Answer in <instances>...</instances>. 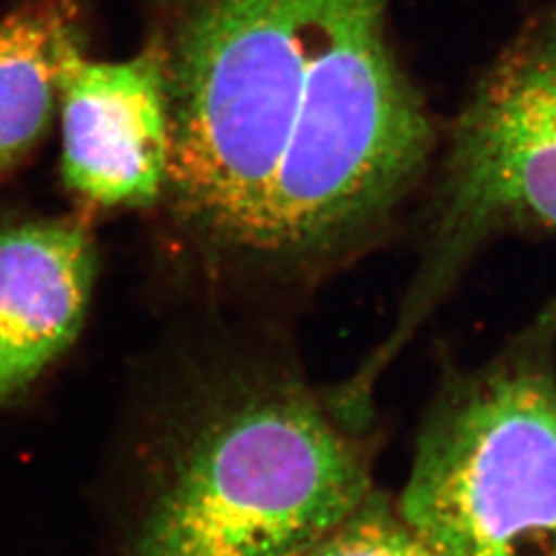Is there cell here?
Segmentation results:
<instances>
[{"label":"cell","mask_w":556,"mask_h":556,"mask_svg":"<svg viewBox=\"0 0 556 556\" xmlns=\"http://www.w3.org/2000/svg\"><path fill=\"white\" fill-rule=\"evenodd\" d=\"M118 556H301L371 482L369 410L266 358L213 361L167 402Z\"/></svg>","instance_id":"6da1fadb"},{"label":"cell","mask_w":556,"mask_h":556,"mask_svg":"<svg viewBox=\"0 0 556 556\" xmlns=\"http://www.w3.org/2000/svg\"><path fill=\"white\" fill-rule=\"evenodd\" d=\"M390 0H153L172 124L165 194L206 245L245 254L326 34Z\"/></svg>","instance_id":"7a4b0ae2"},{"label":"cell","mask_w":556,"mask_h":556,"mask_svg":"<svg viewBox=\"0 0 556 556\" xmlns=\"http://www.w3.org/2000/svg\"><path fill=\"white\" fill-rule=\"evenodd\" d=\"M383 15L346 17L312 50L248 260L299 268L338 256L425 172L435 132Z\"/></svg>","instance_id":"3957f363"},{"label":"cell","mask_w":556,"mask_h":556,"mask_svg":"<svg viewBox=\"0 0 556 556\" xmlns=\"http://www.w3.org/2000/svg\"><path fill=\"white\" fill-rule=\"evenodd\" d=\"M396 505L438 556H556V299L439 388Z\"/></svg>","instance_id":"277c9868"},{"label":"cell","mask_w":556,"mask_h":556,"mask_svg":"<svg viewBox=\"0 0 556 556\" xmlns=\"http://www.w3.org/2000/svg\"><path fill=\"white\" fill-rule=\"evenodd\" d=\"M526 236H556V4L521 27L459 110L417 270L358 378L381 379L489 245Z\"/></svg>","instance_id":"5b68a950"},{"label":"cell","mask_w":556,"mask_h":556,"mask_svg":"<svg viewBox=\"0 0 556 556\" xmlns=\"http://www.w3.org/2000/svg\"><path fill=\"white\" fill-rule=\"evenodd\" d=\"M62 176L101 211L144 208L165 194L172 124L160 46L93 62L79 52L60 79Z\"/></svg>","instance_id":"8992f818"},{"label":"cell","mask_w":556,"mask_h":556,"mask_svg":"<svg viewBox=\"0 0 556 556\" xmlns=\"http://www.w3.org/2000/svg\"><path fill=\"white\" fill-rule=\"evenodd\" d=\"M96 275L93 239L75 220L0 231V404L20 396L79 337Z\"/></svg>","instance_id":"52a82bcc"},{"label":"cell","mask_w":556,"mask_h":556,"mask_svg":"<svg viewBox=\"0 0 556 556\" xmlns=\"http://www.w3.org/2000/svg\"><path fill=\"white\" fill-rule=\"evenodd\" d=\"M83 46L71 0H36L0 20V174L48 130L62 71Z\"/></svg>","instance_id":"ba28073f"},{"label":"cell","mask_w":556,"mask_h":556,"mask_svg":"<svg viewBox=\"0 0 556 556\" xmlns=\"http://www.w3.org/2000/svg\"><path fill=\"white\" fill-rule=\"evenodd\" d=\"M301 556H438L406 523L396 501L374 491Z\"/></svg>","instance_id":"9c48e42d"}]
</instances>
